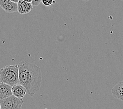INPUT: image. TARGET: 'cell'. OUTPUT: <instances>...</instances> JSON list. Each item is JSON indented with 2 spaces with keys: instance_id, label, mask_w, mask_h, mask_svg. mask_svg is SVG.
<instances>
[{
  "instance_id": "52a82bcc",
  "label": "cell",
  "mask_w": 123,
  "mask_h": 109,
  "mask_svg": "<svg viewBox=\"0 0 123 109\" xmlns=\"http://www.w3.org/2000/svg\"><path fill=\"white\" fill-rule=\"evenodd\" d=\"M13 96L19 99H23L27 93L26 88L20 84L13 86L12 87Z\"/></svg>"
},
{
  "instance_id": "30bf717a",
  "label": "cell",
  "mask_w": 123,
  "mask_h": 109,
  "mask_svg": "<svg viewBox=\"0 0 123 109\" xmlns=\"http://www.w3.org/2000/svg\"><path fill=\"white\" fill-rule=\"evenodd\" d=\"M42 0H33L32 2V4L33 6H37L41 3Z\"/></svg>"
},
{
  "instance_id": "9a60e30c",
  "label": "cell",
  "mask_w": 123,
  "mask_h": 109,
  "mask_svg": "<svg viewBox=\"0 0 123 109\" xmlns=\"http://www.w3.org/2000/svg\"><path fill=\"white\" fill-rule=\"evenodd\" d=\"M121 1H123V0H121Z\"/></svg>"
},
{
  "instance_id": "ba28073f",
  "label": "cell",
  "mask_w": 123,
  "mask_h": 109,
  "mask_svg": "<svg viewBox=\"0 0 123 109\" xmlns=\"http://www.w3.org/2000/svg\"><path fill=\"white\" fill-rule=\"evenodd\" d=\"M111 93L114 98L123 101V81L115 86L111 89Z\"/></svg>"
},
{
  "instance_id": "8992f818",
  "label": "cell",
  "mask_w": 123,
  "mask_h": 109,
  "mask_svg": "<svg viewBox=\"0 0 123 109\" xmlns=\"http://www.w3.org/2000/svg\"><path fill=\"white\" fill-rule=\"evenodd\" d=\"M33 10L32 3L19 0L18 3V12L19 14L24 15L30 13Z\"/></svg>"
},
{
  "instance_id": "9c48e42d",
  "label": "cell",
  "mask_w": 123,
  "mask_h": 109,
  "mask_svg": "<svg viewBox=\"0 0 123 109\" xmlns=\"http://www.w3.org/2000/svg\"><path fill=\"white\" fill-rule=\"evenodd\" d=\"M41 2L44 6H52L56 3L55 0H42Z\"/></svg>"
},
{
  "instance_id": "7c38bea8",
  "label": "cell",
  "mask_w": 123,
  "mask_h": 109,
  "mask_svg": "<svg viewBox=\"0 0 123 109\" xmlns=\"http://www.w3.org/2000/svg\"><path fill=\"white\" fill-rule=\"evenodd\" d=\"M23 1L26 2H28V3H32L33 0H23Z\"/></svg>"
},
{
  "instance_id": "5bb4252c",
  "label": "cell",
  "mask_w": 123,
  "mask_h": 109,
  "mask_svg": "<svg viewBox=\"0 0 123 109\" xmlns=\"http://www.w3.org/2000/svg\"><path fill=\"white\" fill-rule=\"evenodd\" d=\"M0 109H1V104H0Z\"/></svg>"
},
{
  "instance_id": "5b68a950",
  "label": "cell",
  "mask_w": 123,
  "mask_h": 109,
  "mask_svg": "<svg viewBox=\"0 0 123 109\" xmlns=\"http://www.w3.org/2000/svg\"><path fill=\"white\" fill-rule=\"evenodd\" d=\"M12 86L4 82H0V100L13 96Z\"/></svg>"
},
{
  "instance_id": "8fae6325",
  "label": "cell",
  "mask_w": 123,
  "mask_h": 109,
  "mask_svg": "<svg viewBox=\"0 0 123 109\" xmlns=\"http://www.w3.org/2000/svg\"><path fill=\"white\" fill-rule=\"evenodd\" d=\"M10 1H11V2H12L15 3H18L19 1V0H10Z\"/></svg>"
},
{
  "instance_id": "4fadbf2b",
  "label": "cell",
  "mask_w": 123,
  "mask_h": 109,
  "mask_svg": "<svg viewBox=\"0 0 123 109\" xmlns=\"http://www.w3.org/2000/svg\"><path fill=\"white\" fill-rule=\"evenodd\" d=\"M82 1H90V0H82Z\"/></svg>"
},
{
  "instance_id": "7a4b0ae2",
  "label": "cell",
  "mask_w": 123,
  "mask_h": 109,
  "mask_svg": "<svg viewBox=\"0 0 123 109\" xmlns=\"http://www.w3.org/2000/svg\"><path fill=\"white\" fill-rule=\"evenodd\" d=\"M0 80L12 86L19 84L18 65H7L0 69Z\"/></svg>"
},
{
  "instance_id": "277c9868",
  "label": "cell",
  "mask_w": 123,
  "mask_h": 109,
  "mask_svg": "<svg viewBox=\"0 0 123 109\" xmlns=\"http://www.w3.org/2000/svg\"><path fill=\"white\" fill-rule=\"evenodd\" d=\"M0 6L7 13H12L18 11V3L10 0H0Z\"/></svg>"
},
{
  "instance_id": "6da1fadb",
  "label": "cell",
  "mask_w": 123,
  "mask_h": 109,
  "mask_svg": "<svg viewBox=\"0 0 123 109\" xmlns=\"http://www.w3.org/2000/svg\"><path fill=\"white\" fill-rule=\"evenodd\" d=\"M18 67L19 84L26 88L30 97H33L41 86L42 75L40 67L24 61L19 63Z\"/></svg>"
},
{
  "instance_id": "3957f363",
  "label": "cell",
  "mask_w": 123,
  "mask_h": 109,
  "mask_svg": "<svg viewBox=\"0 0 123 109\" xmlns=\"http://www.w3.org/2000/svg\"><path fill=\"white\" fill-rule=\"evenodd\" d=\"M23 103V99H19L14 96L0 100L2 109H22Z\"/></svg>"
}]
</instances>
